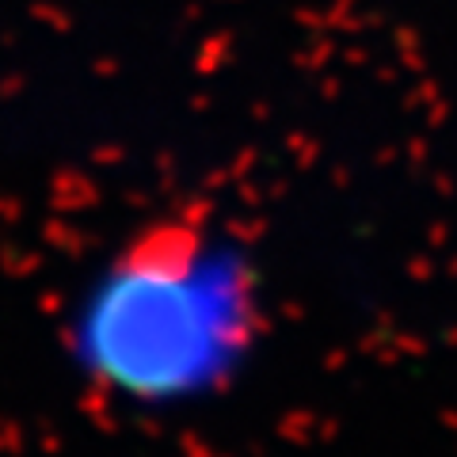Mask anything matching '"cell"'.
Segmentation results:
<instances>
[{"mask_svg": "<svg viewBox=\"0 0 457 457\" xmlns=\"http://www.w3.org/2000/svg\"><path fill=\"white\" fill-rule=\"evenodd\" d=\"M260 332L255 275L206 218L164 213L88 278L69 351L92 389L130 408H179L218 393Z\"/></svg>", "mask_w": 457, "mask_h": 457, "instance_id": "cell-1", "label": "cell"}]
</instances>
